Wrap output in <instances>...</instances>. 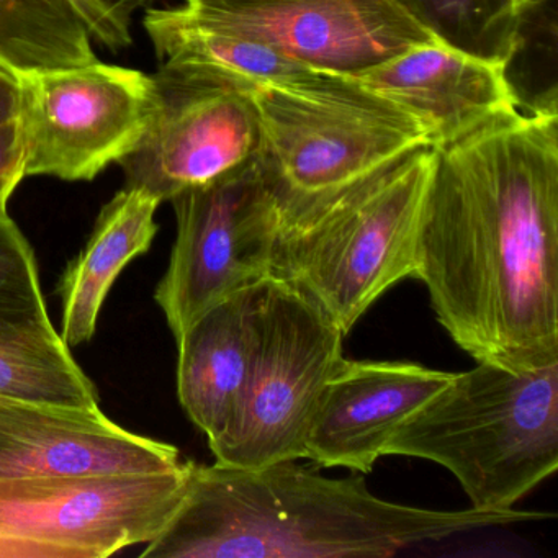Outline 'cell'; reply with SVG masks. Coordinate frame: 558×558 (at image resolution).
<instances>
[{"label": "cell", "mask_w": 558, "mask_h": 558, "mask_svg": "<svg viewBox=\"0 0 558 558\" xmlns=\"http://www.w3.org/2000/svg\"><path fill=\"white\" fill-rule=\"evenodd\" d=\"M344 332L305 293L279 277L256 286L250 375L233 421L208 444L215 462L259 469L303 459L306 433Z\"/></svg>", "instance_id": "cell-6"}, {"label": "cell", "mask_w": 558, "mask_h": 558, "mask_svg": "<svg viewBox=\"0 0 558 558\" xmlns=\"http://www.w3.org/2000/svg\"><path fill=\"white\" fill-rule=\"evenodd\" d=\"M547 2H550V0H514L515 8L521 12V15L527 14L532 9L541 8Z\"/></svg>", "instance_id": "cell-26"}, {"label": "cell", "mask_w": 558, "mask_h": 558, "mask_svg": "<svg viewBox=\"0 0 558 558\" xmlns=\"http://www.w3.org/2000/svg\"><path fill=\"white\" fill-rule=\"evenodd\" d=\"M184 462L178 447L130 433L100 408L0 398V480L162 472Z\"/></svg>", "instance_id": "cell-12"}, {"label": "cell", "mask_w": 558, "mask_h": 558, "mask_svg": "<svg viewBox=\"0 0 558 558\" xmlns=\"http://www.w3.org/2000/svg\"><path fill=\"white\" fill-rule=\"evenodd\" d=\"M413 277L476 362L558 364V116L555 96L434 146Z\"/></svg>", "instance_id": "cell-1"}, {"label": "cell", "mask_w": 558, "mask_h": 558, "mask_svg": "<svg viewBox=\"0 0 558 558\" xmlns=\"http://www.w3.org/2000/svg\"><path fill=\"white\" fill-rule=\"evenodd\" d=\"M453 374L411 362L342 359L323 390L303 446V459L368 473L401 423Z\"/></svg>", "instance_id": "cell-13"}, {"label": "cell", "mask_w": 558, "mask_h": 558, "mask_svg": "<svg viewBox=\"0 0 558 558\" xmlns=\"http://www.w3.org/2000/svg\"><path fill=\"white\" fill-rule=\"evenodd\" d=\"M192 460L162 472L0 480V558H106L161 534Z\"/></svg>", "instance_id": "cell-7"}, {"label": "cell", "mask_w": 558, "mask_h": 558, "mask_svg": "<svg viewBox=\"0 0 558 558\" xmlns=\"http://www.w3.org/2000/svg\"><path fill=\"white\" fill-rule=\"evenodd\" d=\"M171 204L178 234L155 300L178 339L202 313L272 276L280 218L256 158Z\"/></svg>", "instance_id": "cell-8"}, {"label": "cell", "mask_w": 558, "mask_h": 558, "mask_svg": "<svg viewBox=\"0 0 558 558\" xmlns=\"http://www.w3.org/2000/svg\"><path fill=\"white\" fill-rule=\"evenodd\" d=\"M73 4L80 9L83 17L89 24L94 40L102 44L110 50L119 51L132 47V32L123 31L116 24L94 0H73Z\"/></svg>", "instance_id": "cell-23"}, {"label": "cell", "mask_w": 558, "mask_h": 558, "mask_svg": "<svg viewBox=\"0 0 558 558\" xmlns=\"http://www.w3.org/2000/svg\"><path fill=\"white\" fill-rule=\"evenodd\" d=\"M434 149L414 153L316 214L280 228L272 276L348 336L391 287L413 277Z\"/></svg>", "instance_id": "cell-5"}, {"label": "cell", "mask_w": 558, "mask_h": 558, "mask_svg": "<svg viewBox=\"0 0 558 558\" xmlns=\"http://www.w3.org/2000/svg\"><path fill=\"white\" fill-rule=\"evenodd\" d=\"M385 456L439 463L470 508L514 509L558 469V364L514 372L478 362L453 374L401 423Z\"/></svg>", "instance_id": "cell-3"}, {"label": "cell", "mask_w": 558, "mask_h": 558, "mask_svg": "<svg viewBox=\"0 0 558 558\" xmlns=\"http://www.w3.org/2000/svg\"><path fill=\"white\" fill-rule=\"evenodd\" d=\"M194 2H201V0H185V4H194Z\"/></svg>", "instance_id": "cell-27"}, {"label": "cell", "mask_w": 558, "mask_h": 558, "mask_svg": "<svg viewBox=\"0 0 558 558\" xmlns=\"http://www.w3.org/2000/svg\"><path fill=\"white\" fill-rule=\"evenodd\" d=\"M184 9L201 24L341 76L437 41L395 0H201Z\"/></svg>", "instance_id": "cell-11"}, {"label": "cell", "mask_w": 558, "mask_h": 558, "mask_svg": "<svg viewBox=\"0 0 558 558\" xmlns=\"http://www.w3.org/2000/svg\"><path fill=\"white\" fill-rule=\"evenodd\" d=\"M25 179V138L21 119L0 123V214Z\"/></svg>", "instance_id": "cell-22"}, {"label": "cell", "mask_w": 558, "mask_h": 558, "mask_svg": "<svg viewBox=\"0 0 558 558\" xmlns=\"http://www.w3.org/2000/svg\"><path fill=\"white\" fill-rule=\"evenodd\" d=\"M554 518L417 508L378 498L362 476L328 478L296 460L259 469L194 463L187 493L148 558H387L424 542Z\"/></svg>", "instance_id": "cell-2"}, {"label": "cell", "mask_w": 558, "mask_h": 558, "mask_svg": "<svg viewBox=\"0 0 558 558\" xmlns=\"http://www.w3.org/2000/svg\"><path fill=\"white\" fill-rule=\"evenodd\" d=\"M251 99L259 122L254 158L280 228L433 148L411 113L341 74L308 86L257 87Z\"/></svg>", "instance_id": "cell-4"}, {"label": "cell", "mask_w": 558, "mask_h": 558, "mask_svg": "<svg viewBox=\"0 0 558 558\" xmlns=\"http://www.w3.org/2000/svg\"><path fill=\"white\" fill-rule=\"evenodd\" d=\"M437 41L509 66L521 47V12L514 0H395Z\"/></svg>", "instance_id": "cell-20"}, {"label": "cell", "mask_w": 558, "mask_h": 558, "mask_svg": "<svg viewBox=\"0 0 558 558\" xmlns=\"http://www.w3.org/2000/svg\"><path fill=\"white\" fill-rule=\"evenodd\" d=\"M73 0H0V68L21 77L97 61Z\"/></svg>", "instance_id": "cell-19"}, {"label": "cell", "mask_w": 558, "mask_h": 558, "mask_svg": "<svg viewBox=\"0 0 558 558\" xmlns=\"http://www.w3.org/2000/svg\"><path fill=\"white\" fill-rule=\"evenodd\" d=\"M161 202L138 187H126L102 208L84 250L68 264L58 287L61 338L70 348L96 335L100 310L117 277L151 247Z\"/></svg>", "instance_id": "cell-17"}, {"label": "cell", "mask_w": 558, "mask_h": 558, "mask_svg": "<svg viewBox=\"0 0 558 558\" xmlns=\"http://www.w3.org/2000/svg\"><path fill=\"white\" fill-rule=\"evenodd\" d=\"M352 80L414 117L434 146L518 109L508 66L440 41L417 45Z\"/></svg>", "instance_id": "cell-14"}, {"label": "cell", "mask_w": 558, "mask_h": 558, "mask_svg": "<svg viewBox=\"0 0 558 558\" xmlns=\"http://www.w3.org/2000/svg\"><path fill=\"white\" fill-rule=\"evenodd\" d=\"M254 299L256 286L228 296L175 339L179 401L208 444L220 439L230 426L246 387L254 344Z\"/></svg>", "instance_id": "cell-15"}, {"label": "cell", "mask_w": 558, "mask_h": 558, "mask_svg": "<svg viewBox=\"0 0 558 558\" xmlns=\"http://www.w3.org/2000/svg\"><path fill=\"white\" fill-rule=\"evenodd\" d=\"M113 22L123 31H130L132 27V17L138 9L146 8L155 0H94Z\"/></svg>", "instance_id": "cell-25"}, {"label": "cell", "mask_w": 558, "mask_h": 558, "mask_svg": "<svg viewBox=\"0 0 558 558\" xmlns=\"http://www.w3.org/2000/svg\"><path fill=\"white\" fill-rule=\"evenodd\" d=\"M143 27L162 66L201 74L244 93L263 86H308L331 76L260 41L201 24L184 5L148 9Z\"/></svg>", "instance_id": "cell-16"}, {"label": "cell", "mask_w": 558, "mask_h": 558, "mask_svg": "<svg viewBox=\"0 0 558 558\" xmlns=\"http://www.w3.org/2000/svg\"><path fill=\"white\" fill-rule=\"evenodd\" d=\"M158 109L135 151L119 162L126 187L171 202L243 168L256 156L259 122L251 93L159 66Z\"/></svg>", "instance_id": "cell-10"}, {"label": "cell", "mask_w": 558, "mask_h": 558, "mask_svg": "<svg viewBox=\"0 0 558 558\" xmlns=\"http://www.w3.org/2000/svg\"><path fill=\"white\" fill-rule=\"evenodd\" d=\"M17 80L25 178L94 181L135 151L158 109L153 74L99 60Z\"/></svg>", "instance_id": "cell-9"}, {"label": "cell", "mask_w": 558, "mask_h": 558, "mask_svg": "<svg viewBox=\"0 0 558 558\" xmlns=\"http://www.w3.org/2000/svg\"><path fill=\"white\" fill-rule=\"evenodd\" d=\"M70 349L51 319L0 325V398L97 410L96 385Z\"/></svg>", "instance_id": "cell-18"}, {"label": "cell", "mask_w": 558, "mask_h": 558, "mask_svg": "<svg viewBox=\"0 0 558 558\" xmlns=\"http://www.w3.org/2000/svg\"><path fill=\"white\" fill-rule=\"evenodd\" d=\"M21 104V84L17 77L0 68V123L19 119Z\"/></svg>", "instance_id": "cell-24"}, {"label": "cell", "mask_w": 558, "mask_h": 558, "mask_svg": "<svg viewBox=\"0 0 558 558\" xmlns=\"http://www.w3.org/2000/svg\"><path fill=\"white\" fill-rule=\"evenodd\" d=\"M48 319L34 250L17 223L0 214V325Z\"/></svg>", "instance_id": "cell-21"}]
</instances>
